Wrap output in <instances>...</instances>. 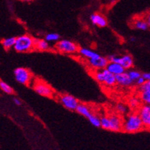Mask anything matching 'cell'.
Here are the masks:
<instances>
[{"instance_id": "d590c367", "label": "cell", "mask_w": 150, "mask_h": 150, "mask_svg": "<svg viewBox=\"0 0 150 150\" xmlns=\"http://www.w3.org/2000/svg\"><path fill=\"white\" fill-rule=\"evenodd\" d=\"M149 106H150V105H149Z\"/></svg>"}, {"instance_id": "83f0119b", "label": "cell", "mask_w": 150, "mask_h": 150, "mask_svg": "<svg viewBox=\"0 0 150 150\" xmlns=\"http://www.w3.org/2000/svg\"><path fill=\"white\" fill-rule=\"evenodd\" d=\"M150 91V81H146L143 84L139 86V91L143 92V91Z\"/></svg>"}, {"instance_id": "52a82bcc", "label": "cell", "mask_w": 150, "mask_h": 150, "mask_svg": "<svg viewBox=\"0 0 150 150\" xmlns=\"http://www.w3.org/2000/svg\"><path fill=\"white\" fill-rule=\"evenodd\" d=\"M58 100L62 104V106H64V107L71 111L76 110L80 103L77 99L70 94L61 95L58 97Z\"/></svg>"}, {"instance_id": "e575fe53", "label": "cell", "mask_w": 150, "mask_h": 150, "mask_svg": "<svg viewBox=\"0 0 150 150\" xmlns=\"http://www.w3.org/2000/svg\"><path fill=\"white\" fill-rule=\"evenodd\" d=\"M148 129H150V125H149V128H148Z\"/></svg>"}, {"instance_id": "603a6c76", "label": "cell", "mask_w": 150, "mask_h": 150, "mask_svg": "<svg viewBox=\"0 0 150 150\" xmlns=\"http://www.w3.org/2000/svg\"><path fill=\"white\" fill-rule=\"evenodd\" d=\"M91 124L93 125V127H101V122H100V119L96 115H91V117L88 118Z\"/></svg>"}, {"instance_id": "d4e9b609", "label": "cell", "mask_w": 150, "mask_h": 150, "mask_svg": "<svg viewBox=\"0 0 150 150\" xmlns=\"http://www.w3.org/2000/svg\"><path fill=\"white\" fill-rule=\"evenodd\" d=\"M127 73H128L129 76L130 77L131 79L134 81V83H135V81L138 79L139 77H140L142 74H141L139 71H135V70H129Z\"/></svg>"}, {"instance_id": "836d02e7", "label": "cell", "mask_w": 150, "mask_h": 150, "mask_svg": "<svg viewBox=\"0 0 150 150\" xmlns=\"http://www.w3.org/2000/svg\"><path fill=\"white\" fill-rule=\"evenodd\" d=\"M131 41H132V42H133V41H134V38H131Z\"/></svg>"}, {"instance_id": "cb8c5ba5", "label": "cell", "mask_w": 150, "mask_h": 150, "mask_svg": "<svg viewBox=\"0 0 150 150\" xmlns=\"http://www.w3.org/2000/svg\"><path fill=\"white\" fill-rule=\"evenodd\" d=\"M45 39L47 42H58L60 39V35L57 33H49L46 35Z\"/></svg>"}, {"instance_id": "ac0fdd59", "label": "cell", "mask_w": 150, "mask_h": 150, "mask_svg": "<svg viewBox=\"0 0 150 150\" xmlns=\"http://www.w3.org/2000/svg\"><path fill=\"white\" fill-rule=\"evenodd\" d=\"M35 48L42 52L47 51L49 49V44L46 39H35Z\"/></svg>"}, {"instance_id": "6da1fadb", "label": "cell", "mask_w": 150, "mask_h": 150, "mask_svg": "<svg viewBox=\"0 0 150 150\" xmlns=\"http://www.w3.org/2000/svg\"><path fill=\"white\" fill-rule=\"evenodd\" d=\"M145 129L142 119L139 113H131L123 120L122 130L128 133L139 132Z\"/></svg>"}, {"instance_id": "4dcf8cb0", "label": "cell", "mask_w": 150, "mask_h": 150, "mask_svg": "<svg viewBox=\"0 0 150 150\" xmlns=\"http://www.w3.org/2000/svg\"><path fill=\"white\" fill-rule=\"evenodd\" d=\"M144 18H146V20L147 21V22H148L149 25V28H150V12H147V13L145 15Z\"/></svg>"}, {"instance_id": "484cf974", "label": "cell", "mask_w": 150, "mask_h": 150, "mask_svg": "<svg viewBox=\"0 0 150 150\" xmlns=\"http://www.w3.org/2000/svg\"><path fill=\"white\" fill-rule=\"evenodd\" d=\"M117 110L119 112L122 113V114H126L129 112L128 106L122 103H120L117 105Z\"/></svg>"}, {"instance_id": "1f68e13d", "label": "cell", "mask_w": 150, "mask_h": 150, "mask_svg": "<svg viewBox=\"0 0 150 150\" xmlns=\"http://www.w3.org/2000/svg\"><path fill=\"white\" fill-rule=\"evenodd\" d=\"M13 102H14L15 104H16L17 106H20V105H22V101L20 100L19 99H18V98H13Z\"/></svg>"}, {"instance_id": "5b68a950", "label": "cell", "mask_w": 150, "mask_h": 150, "mask_svg": "<svg viewBox=\"0 0 150 150\" xmlns=\"http://www.w3.org/2000/svg\"><path fill=\"white\" fill-rule=\"evenodd\" d=\"M15 78L16 81L24 85H28L32 81V74L27 68L18 67L14 71Z\"/></svg>"}, {"instance_id": "2e32d148", "label": "cell", "mask_w": 150, "mask_h": 150, "mask_svg": "<svg viewBox=\"0 0 150 150\" xmlns=\"http://www.w3.org/2000/svg\"><path fill=\"white\" fill-rule=\"evenodd\" d=\"M76 111H77V112H78L79 114L82 115L83 117H86V118L87 119L89 118L91 115H92L91 109L89 108V107L87 106V105L83 104V103H79Z\"/></svg>"}, {"instance_id": "4fadbf2b", "label": "cell", "mask_w": 150, "mask_h": 150, "mask_svg": "<svg viewBox=\"0 0 150 150\" xmlns=\"http://www.w3.org/2000/svg\"><path fill=\"white\" fill-rule=\"evenodd\" d=\"M106 69L116 76L122 73H124L125 71H126V69L121 65L120 64L117 63V62H112V61L109 62Z\"/></svg>"}, {"instance_id": "f1b7e54d", "label": "cell", "mask_w": 150, "mask_h": 150, "mask_svg": "<svg viewBox=\"0 0 150 150\" xmlns=\"http://www.w3.org/2000/svg\"><path fill=\"white\" fill-rule=\"evenodd\" d=\"M146 81V79H145L144 77H142V75L140 77H139L138 79L135 81V83H136V85H138V86H140V85L143 84Z\"/></svg>"}, {"instance_id": "8992f818", "label": "cell", "mask_w": 150, "mask_h": 150, "mask_svg": "<svg viewBox=\"0 0 150 150\" xmlns=\"http://www.w3.org/2000/svg\"><path fill=\"white\" fill-rule=\"evenodd\" d=\"M34 91L41 96L46 97H53L54 91L49 85L43 81H36L33 85Z\"/></svg>"}, {"instance_id": "8fae6325", "label": "cell", "mask_w": 150, "mask_h": 150, "mask_svg": "<svg viewBox=\"0 0 150 150\" xmlns=\"http://www.w3.org/2000/svg\"><path fill=\"white\" fill-rule=\"evenodd\" d=\"M110 117V129L112 132H120L122 130L123 121L117 115H111Z\"/></svg>"}, {"instance_id": "277c9868", "label": "cell", "mask_w": 150, "mask_h": 150, "mask_svg": "<svg viewBox=\"0 0 150 150\" xmlns=\"http://www.w3.org/2000/svg\"><path fill=\"white\" fill-rule=\"evenodd\" d=\"M55 48L57 52L63 54H72L78 52L79 49L77 45L69 40H61L56 44Z\"/></svg>"}, {"instance_id": "ba28073f", "label": "cell", "mask_w": 150, "mask_h": 150, "mask_svg": "<svg viewBox=\"0 0 150 150\" xmlns=\"http://www.w3.org/2000/svg\"><path fill=\"white\" fill-rule=\"evenodd\" d=\"M107 58L110 61L120 64L126 70L130 69L133 66V59H132V56L129 54H124L121 57L116 55H110Z\"/></svg>"}, {"instance_id": "30bf717a", "label": "cell", "mask_w": 150, "mask_h": 150, "mask_svg": "<svg viewBox=\"0 0 150 150\" xmlns=\"http://www.w3.org/2000/svg\"><path fill=\"white\" fill-rule=\"evenodd\" d=\"M139 115L142 119L145 128L148 129L150 125V106L148 104H143L139 109Z\"/></svg>"}, {"instance_id": "f546056e", "label": "cell", "mask_w": 150, "mask_h": 150, "mask_svg": "<svg viewBox=\"0 0 150 150\" xmlns=\"http://www.w3.org/2000/svg\"><path fill=\"white\" fill-rule=\"evenodd\" d=\"M142 77H144L146 81H150V72H146V73L142 74Z\"/></svg>"}, {"instance_id": "7402d4cb", "label": "cell", "mask_w": 150, "mask_h": 150, "mask_svg": "<svg viewBox=\"0 0 150 150\" xmlns=\"http://www.w3.org/2000/svg\"><path fill=\"white\" fill-rule=\"evenodd\" d=\"M0 88L4 93H7V94H12L14 93V91L12 89V87H11L8 83H6V82L2 81V80L0 81Z\"/></svg>"}, {"instance_id": "9c48e42d", "label": "cell", "mask_w": 150, "mask_h": 150, "mask_svg": "<svg viewBox=\"0 0 150 150\" xmlns=\"http://www.w3.org/2000/svg\"><path fill=\"white\" fill-rule=\"evenodd\" d=\"M110 61L108 58L102 56H98V57H93V58H91L88 59V64L91 67H93L96 70H100L104 69L109 64Z\"/></svg>"}, {"instance_id": "d6986e66", "label": "cell", "mask_w": 150, "mask_h": 150, "mask_svg": "<svg viewBox=\"0 0 150 150\" xmlns=\"http://www.w3.org/2000/svg\"><path fill=\"white\" fill-rule=\"evenodd\" d=\"M16 42V37H10L5 38L2 41V47H4L6 50H9L12 47H14L15 44Z\"/></svg>"}, {"instance_id": "44dd1931", "label": "cell", "mask_w": 150, "mask_h": 150, "mask_svg": "<svg viewBox=\"0 0 150 150\" xmlns=\"http://www.w3.org/2000/svg\"><path fill=\"white\" fill-rule=\"evenodd\" d=\"M139 97L143 104L150 105V91L140 92Z\"/></svg>"}, {"instance_id": "5bb4252c", "label": "cell", "mask_w": 150, "mask_h": 150, "mask_svg": "<svg viewBox=\"0 0 150 150\" xmlns=\"http://www.w3.org/2000/svg\"><path fill=\"white\" fill-rule=\"evenodd\" d=\"M91 22L95 25L103 28L107 25V19L100 14H93L91 16Z\"/></svg>"}, {"instance_id": "7c38bea8", "label": "cell", "mask_w": 150, "mask_h": 150, "mask_svg": "<svg viewBox=\"0 0 150 150\" xmlns=\"http://www.w3.org/2000/svg\"><path fill=\"white\" fill-rule=\"evenodd\" d=\"M116 78H117V84L120 85L122 87H130L134 83V81L131 79L127 72L117 75Z\"/></svg>"}, {"instance_id": "3957f363", "label": "cell", "mask_w": 150, "mask_h": 150, "mask_svg": "<svg viewBox=\"0 0 150 150\" xmlns=\"http://www.w3.org/2000/svg\"><path fill=\"white\" fill-rule=\"evenodd\" d=\"M94 78L98 81L99 83L108 86L112 87L117 83V78L116 75L112 74L110 71H107L106 68L104 69L97 70L94 73Z\"/></svg>"}, {"instance_id": "ffe728a7", "label": "cell", "mask_w": 150, "mask_h": 150, "mask_svg": "<svg viewBox=\"0 0 150 150\" xmlns=\"http://www.w3.org/2000/svg\"><path fill=\"white\" fill-rule=\"evenodd\" d=\"M142 103L139 96V97H132L129 100V106L132 109H136L139 107V105Z\"/></svg>"}, {"instance_id": "4316f807", "label": "cell", "mask_w": 150, "mask_h": 150, "mask_svg": "<svg viewBox=\"0 0 150 150\" xmlns=\"http://www.w3.org/2000/svg\"><path fill=\"white\" fill-rule=\"evenodd\" d=\"M101 127L104 129H110V117H102L100 118Z\"/></svg>"}, {"instance_id": "d6a6232c", "label": "cell", "mask_w": 150, "mask_h": 150, "mask_svg": "<svg viewBox=\"0 0 150 150\" xmlns=\"http://www.w3.org/2000/svg\"><path fill=\"white\" fill-rule=\"evenodd\" d=\"M21 1H23V2H31V1H33V0H21Z\"/></svg>"}, {"instance_id": "7a4b0ae2", "label": "cell", "mask_w": 150, "mask_h": 150, "mask_svg": "<svg viewBox=\"0 0 150 150\" xmlns=\"http://www.w3.org/2000/svg\"><path fill=\"white\" fill-rule=\"evenodd\" d=\"M17 52H28L35 48V39L28 35H23L16 38L13 47Z\"/></svg>"}, {"instance_id": "9a60e30c", "label": "cell", "mask_w": 150, "mask_h": 150, "mask_svg": "<svg viewBox=\"0 0 150 150\" xmlns=\"http://www.w3.org/2000/svg\"><path fill=\"white\" fill-rule=\"evenodd\" d=\"M132 25L136 29L142 30V31H146V30H148L149 28L148 22H147V21H146L144 17L135 19Z\"/></svg>"}, {"instance_id": "e0dca14e", "label": "cell", "mask_w": 150, "mask_h": 150, "mask_svg": "<svg viewBox=\"0 0 150 150\" xmlns=\"http://www.w3.org/2000/svg\"><path fill=\"white\" fill-rule=\"evenodd\" d=\"M78 52H79V54L81 56H83V57H86L87 59H91V58H93V57L100 56L99 54L96 53L95 52H93V51H91V50L88 49V48H84V47L80 48Z\"/></svg>"}]
</instances>
